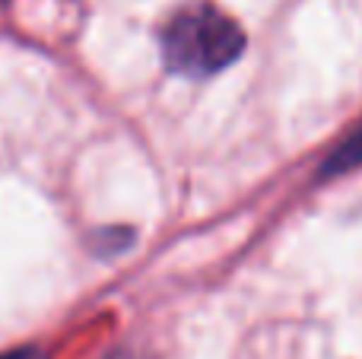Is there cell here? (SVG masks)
Here are the masks:
<instances>
[{"mask_svg":"<svg viewBox=\"0 0 362 359\" xmlns=\"http://www.w3.org/2000/svg\"><path fill=\"white\" fill-rule=\"evenodd\" d=\"M163 61L172 73L204 80L232 61H238L245 51V32L235 19L210 4L181 6L175 16L163 25Z\"/></svg>","mask_w":362,"mask_h":359,"instance_id":"1","label":"cell"},{"mask_svg":"<svg viewBox=\"0 0 362 359\" xmlns=\"http://www.w3.org/2000/svg\"><path fill=\"white\" fill-rule=\"evenodd\" d=\"M0 359H42V353L38 350H13V353L0 356Z\"/></svg>","mask_w":362,"mask_h":359,"instance_id":"3","label":"cell"},{"mask_svg":"<svg viewBox=\"0 0 362 359\" xmlns=\"http://www.w3.org/2000/svg\"><path fill=\"white\" fill-rule=\"evenodd\" d=\"M362 163V127L346 140L340 150H334L331 163L325 165V172H344V169H353V165Z\"/></svg>","mask_w":362,"mask_h":359,"instance_id":"2","label":"cell"}]
</instances>
